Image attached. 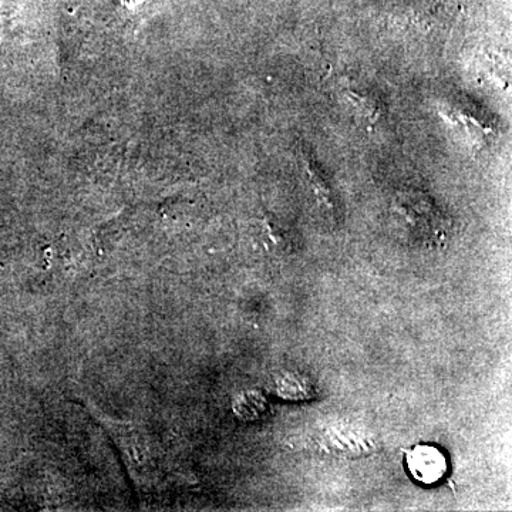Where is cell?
Returning a JSON list of instances; mask_svg holds the SVG:
<instances>
[{
    "instance_id": "cell-1",
    "label": "cell",
    "mask_w": 512,
    "mask_h": 512,
    "mask_svg": "<svg viewBox=\"0 0 512 512\" xmlns=\"http://www.w3.org/2000/svg\"><path fill=\"white\" fill-rule=\"evenodd\" d=\"M407 467L421 484H436L447 473V458L434 446L420 444L407 454Z\"/></svg>"
},
{
    "instance_id": "cell-2",
    "label": "cell",
    "mask_w": 512,
    "mask_h": 512,
    "mask_svg": "<svg viewBox=\"0 0 512 512\" xmlns=\"http://www.w3.org/2000/svg\"><path fill=\"white\" fill-rule=\"evenodd\" d=\"M343 96L348 100L350 106L355 109L357 116L362 117L367 123H375L383 116V107L380 100L370 90L346 87Z\"/></svg>"
},
{
    "instance_id": "cell-3",
    "label": "cell",
    "mask_w": 512,
    "mask_h": 512,
    "mask_svg": "<svg viewBox=\"0 0 512 512\" xmlns=\"http://www.w3.org/2000/svg\"><path fill=\"white\" fill-rule=\"evenodd\" d=\"M303 163H305L306 174H308L309 181H311L312 187L315 188L316 194L319 195V198H322L325 204H330L328 184H326L325 178L320 174L318 165L315 164V161L309 160V158H306Z\"/></svg>"
}]
</instances>
